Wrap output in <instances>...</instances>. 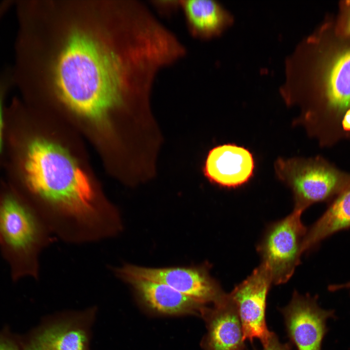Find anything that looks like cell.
Returning <instances> with one entry per match:
<instances>
[{
    "label": "cell",
    "mask_w": 350,
    "mask_h": 350,
    "mask_svg": "<svg viewBox=\"0 0 350 350\" xmlns=\"http://www.w3.org/2000/svg\"><path fill=\"white\" fill-rule=\"evenodd\" d=\"M51 232L35 209L11 186L0 191V249L12 279L37 278L40 253Z\"/></svg>",
    "instance_id": "obj_3"
},
{
    "label": "cell",
    "mask_w": 350,
    "mask_h": 350,
    "mask_svg": "<svg viewBox=\"0 0 350 350\" xmlns=\"http://www.w3.org/2000/svg\"><path fill=\"white\" fill-rule=\"evenodd\" d=\"M0 350H21L19 334L12 332L8 326L0 330Z\"/></svg>",
    "instance_id": "obj_18"
},
{
    "label": "cell",
    "mask_w": 350,
    "mask_h": 350,
    "mask_svg": "<svg viewBox=\"0 0 350 350\" xmlns=\"http://www.w3.org/2000/svg\"><path fill=\"white\" fill-rule=\"evenodd\" d=\"M13 86L14 84L11 69H7L0 72V156L3 147L5 135L4 100L7 93Z\"/></svg>",
    "instance_id": "obj_16"
},
{
    "label": "cell",
    "mask_w": 350,
    "mask_h": 350,
    "mask_svg": "<svg viewBox=\"0 0 350 350\" xmlns=\"http://www.w3.org/2000/svg\"><path fill=\"white\" fill-rule=\"evenodd\" d=\"M92 308L44 319L26 334L19 335L21 350H91Z\"/></svg>",
    "instance_id": "obj_5"
},
{
    "label": "cell",
    "mask_w": 350,
    "mask_h": 350,
    "mask_svg": "<svg viewBox=\"0 0 350 350\" xmlns=\"http://www.w3.org/2000/svg\"><path fill=\"white\" fill-rule=\"evenodd\" d=\"M254 159L246 149L226 144L211 149L206 158L203 172L211 183L225 187H236L252 175Z\"/></svg>",
    "instance_id": "obj_11"
},
{
    "label": "cell",
    "mask_w": 350,
    "mask_h": 350,
    "mask_svg": "<svg viewBox=\"0 0 350 350\" xmlns=\"http://www.w3.org/2000/svg\"><path fill=\"white\" fill-rule=\"evenodd\" d=\"M112 271L117 277L129 276L164 283L204 304H214L226 295L202 268H154L125 264L112 268Z\"/></svg>",
    "instance_id": "obj_8"
},
{
    "label": "cell",
    "mask_w": 350,
    "mask_h": 350,
    "mask_svg": "<svg viewBox=\"0 0 350 350\" xmlns=\"http://www.w3.org/2000/svg\"><path fill=\"white\" fill-rule=\"evenodd\" d=\"M280 311L288 336L298 350H321L327 321L333 316V311L320 307L315 297L295 292L290 303Z\"/></svg>",
    "instance_id": "obj_10"
},
{
    "label": "cell",
    "mask_w": 350,
    "mask_h": 350,
    "mask_svg": "<svg viewBox=\"0 0 350 350\" xmlns=\"http://www.w3.org/2000/svg\"><path fill=\"white\" fill-rule=\"evenodd\" d=\"M326 112L315 133L323 145L331 146L348 138L341 122L350 109V48L337 54L324 77Z\"/></svg>",
    "instance_id": "obj_7"
},
{
    "label": "cell",
    "mask_w": 350,
    "mask_h": 350,
    "mask_svg": "<svg viewBox=\"0 0 350 350\" xmlns=\"http://www.w3.org/2000/svg\"><path fill=\"white\" fill-rule=\"evenodd\" d=\"M346 31L347 34L350 35V17L347 22Z\"/></svg>",
    "instance_id": "obj_21"
},
{
    "label": "cell",
    "mask_w": 350,
    "mask_h": 350,
    "mask_svg": "<svg viewBox=\"0 0 350 350\" xmlns=\"http://www.w3.org/2000/svg\"><path fill=\"white\" fill-rule=\"evenodd\" d=\"M302 212L294 209L288 216L270 226L259 245L262 264L268 271L273 283L287 281L298 264L307 230L301 220Z\"/></svg>",
    "instance_id": "obj_6"
},
{
    "label": "cell",
    "mask_w": 350,
    "mask_h": 350,
    "mask_svg": "<svg viewBox=\"0 0 350 350\" xmlns=\"http://www.w3.org/2000/svg\"><path fill=\"white\" fill-rule=\"evenodd\" d=\"M207 333L205 350H245L242 323L235 304L229 294L212 308L205 309Z\"/></svg>",
    "instance_id": "obj_12"
},
{
    "label": "cell",
    "mask_w": 350,
    "mask_h": 350,
    "mask_svg": "<svg viewBox=\"0 0 350 350\" xmlns=\"http://www.w3.org/2000/svg\"><path fill=\"white\" fill-rule=\"evenodd\" d=\"M262 350H291V345L289 343L280 342L276 334L272 332L267 343L263 346Z\"/></svg>",
    "instance_id": "obj_19"
},
{
    "label": "cell",
    "mask_w": 350,
    "mask_h": 350,
    "mask_svg": "<svg viewBox=\"0 0 350 350\" xmlns=\"http://www.w3.org/2000/svg\"><path fill=\"white\" fill-rule=\"evenodd\" d=\"M162 65L150 46L136 42L122 55L82 31L70 35L59 57L55 81L64 101L81 115L101 121L131 100L146 107Z\"/></svg>",
    "instance_id": "obj_2"
},
{
    "label": "cell",
    "mask_w": 350,
    "mask_h": 350,
    "mask_svg": "<svg viewBox=\"0 0 350 350\" xmlns=\"http://www.w3.org/2000/svg\"><path fill=\"white\" fill-rule=\"evenodd\" d=\"M10 186L37 212L51 233L67 242L99 241L122 229L120 214L101 203L88 178L70 154L43 138H27L5 126Z\"/></svg>",
    "instance_id": "obj_1"
},
{
    "label": "cell",
    "mask_w": 350,
    "mask_h": 350,
    "mask_svg": "<svg viewBox=\"0 0 350 350\" xmlns=\"http://www.w3.org/2000/svg\"><path fill=\"white\" fill-rule=\"evenodd\" d=\"M117 277L130 285L143 303L156 312L167 315H202L207 308L205 304L164 283L129 276Z\"/></svg>",
    "instance_id": "obj_13"
},
{
    "label": "cell",
    "mask_w": 350,
    "mask_h": 350,
    "mask_svg": "<svg viewBox=\"0 0 350 350\" xmlns=\"http://www.w3.org/2000/svg\"><path fill=\"white\" fill-rule=\"evenodd\" d=\"M343 132L348 138H350V109L346 111L344 114L341 122Z\"/></svg>",
    "instance_id": "obj_20"
},
{
    "label": "cell",
    "mask_w": 350,
    "mask_h": 350,
    "mask_svg": "<svg viewBox=\"0 0 350 350\" xmlns=\"http://www.w3.org/2000/svg\"><path fill=\"white\" fill-rule=\"evenodd\" d=\"M350 228V178L330 201L322 216L307 229L302 244V253L314 247L330 236Z\"/></svg>",
    "instance_id": "obj_15"
},
{
    "label": "cell",
    "mask_w": 350,
    "mask_h": 350,
    "mask_svg": "<svg viewBox=\"0 0 350 350\" xmlns=\"http://www.w3.org/2000/svg\"><path fill=\"white\" fill-rule=\"evenodd\" d=\"M180 10L189 34L199 40L219 36L234 21L231 13L215 0H180Z\"/></svg>",
    "instance_id": "obj_14"
},
{
    "label": "cell",
    "mask_w": 350,
    "mask_h": 350,
    "mask_svg": "<svg viewBox=\"0 0 350 350\" xmlns=\"http://www.w3.org/2000/svg\"><path fill=\"white\" fill-rule=\"evenodd\" d=\"M276 167L280 178L292 190L294 209L302 211L315 203L331 201L350 178V174L321 157L279 159Z\"/></svg>",
    "instance_id": "obj_4"
},
{
    "label": "cell",
    "mask_w": 350,
    "mask_h": 350,
    "mask_svg": "<svg viewBox=\"0 0 350 350\" xmlns=\"http://www.w3.org/2000/svg\"><path fill=\"white\" fill-rule=\"evenodd\" d=\"M148 1L149 6L158 15L163 17H171L180 10V0H151Z\"/></svg>",
    "instance_id": "obj_17"
},
{
    "label": "cell",
    "mask_w": 350,
    "mask_h": 350,
    "mask_svg": "<svg viewBox=\"0 0 350 350\" xmlns=\"http://www.w3.org/2000/svg\"><path fill=\"white\" fill-rule=\"evenodd\" d=\"M271 283L268 271L261 263L229 294L237 309L245 341L252 343L258 339L263 346L271 335L265 319L266 298Z\"/></svg>",
    "instance_id": "obj_9"
}]
</instances>
